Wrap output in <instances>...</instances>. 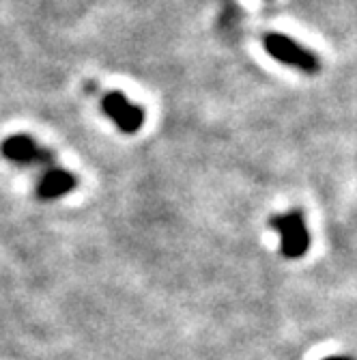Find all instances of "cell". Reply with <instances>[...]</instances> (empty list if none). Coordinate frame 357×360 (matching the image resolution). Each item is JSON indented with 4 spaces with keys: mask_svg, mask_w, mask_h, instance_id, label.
Returning <instances> with one entry per match:
<instances>
[{
    "mask_svg": "<svg viewBox=\"0 0 357 360\" xmlns=\"http://www.w3.org/2000/svg\"><path fill=\"white\" fill-rule=\"evenodd\" d=\"M263 46L269 56L288 65V68H295L304 74L321 72V60L308 48H304L302 44H297L295 39H290L286 35H280V32H267L263 37Z\"/></svg>",
    "mask_w": 357,
    "mask_h": 360,
    "instance_id": "1",
    "label": "cell"
},
{
    "mask_svg": "<svg viewBox=\"0 0 357 360\" xmlns=\"http://www.w3.org/2000/svg\"><path fill=\"white\" fill-rule=\"evenodd\" d=\"M269 226L280 233V250L288 259H299L310 248V233L302 212H288L274 216L269 220Z\"/></svg>",
    "mask_w": 357,
    "mask_h": 360,
    "instance_id": "2",
    "label": "cell"
},
{
    "mask_svg": "<svg viewBox=\"0 0 357 360\" xmlns=\"http://www.w3.org/2000/svg\"><path fill=\"white\" fill-rule=\"evenodd\" d=\"M323 360H353L351 356H328V358H323Z\"/></svg>",
    "mask_w": 357,
    "mask_h": 360,
    "instance_id": "6",
    "label": "cell"
},
{
    "mask_svg": "<svg viewBox=\"0 0 357 360\" xmlns=\"http://www.w3.org/2000/svg\"><path fill=\"white\" fill-rule=\"evenodd\" d=\"M0 153L5 160L15 162V165H39L43 169L54 167V153L46 147H39L35 141L26 134H15L3 141Z\"/></svg>",
    "mask_w": 357,
    "mask_h": 360,
    "instance_id": "3",
    "label": "cell"
},
{
    "mask_svg": "<svg viewBox=\"0 0 357 360\" xmlns=\"http://www.w3.org/2000/svg\"><path fill=\"white\" fill-rule=\"evenodd\" d=\"M104 112L116 123V127L125 134H136L144 125V112L140 106H134L127 97L119 91L106 93L102 100Z\"/></svg>",
    "mask_w": 357,
    "mask_h": 360,
    "instance_id": "4",
    "label": "cell"
},
{
    "mask_svg": "<svg viewBox=\"0 0 357 360\" xmlns=\"http://www.w3.org/2000/svg\"><path fill=\"white\" fill-rule=\"evenodd\" d=\"M76 186H78L76 175H72L69 171H65V169L54 165V167L46 169V173L41 175L39 186H37V196L43 201L60 199V196L76 190Z\"/></svg>",
    "mask_w": 357,
    "mask_h": 360,
    "instance_id": "5",
    "label": "cell"
}]
</instances>
